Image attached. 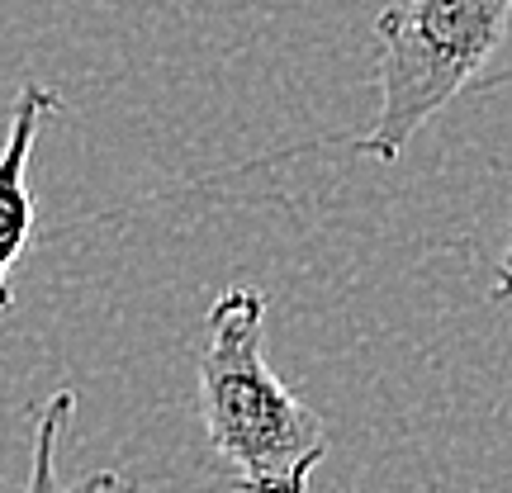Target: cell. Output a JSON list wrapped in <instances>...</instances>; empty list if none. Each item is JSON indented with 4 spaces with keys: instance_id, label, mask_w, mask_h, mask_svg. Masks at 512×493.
I'll list each match as a JSON object with an SVG mask.
<instances>
[{
    "instance_id": "obj_2",
    "label": "cell",
    "mask_w": 512,
    "mask_h": 493,
    "mask_svg": "<svg viewBox=\"0 0 512 493\" xmlns=\"http://www.w3.org/2000/svg\"><path fill=\"white\" fill-rule=\"evenodd\" d=\"M512 24V0H394L375 19L380 114L351 152L399 162L456 95L484 81Z\"/></svg>"
},
{
    "instance_id": "obj_1",
    "label": "cell",
    "mask_w": 512,
    "mask_h": 493,
    "mask_svg": "<svg viewBox=\"0 0 512 493\" xmlns=\"http://www.w3.org/2000/svg\"><path fill=\"white\" fill-rule=\"evenodd\" d=\"M200 422L238 493H309L328 456V422L275 375L266 356V294L228 285L204 313Z\"/></svg>"
},
{
    "instance_id": "obj_3",
    "label": "cell",
    "mask_w": 512,
    "mask_h": 493,
    "mask_svg": "<svg viewBox=\"0 0 512 493\" xmlns=\"http://www.w3.org/2000/svg\"><path fill=\"white\" fill-rule=\"evenodd\" d=\"M62 110V95L43 81H24L10 110V133L0 147V309L10 304V271L34 238V190H29V157L38 128Z\"/></svg>"
},
{
    "instance_id": "obj_4",
    "label": "cell",
    "mask_w": 512,
    "mask_h": 493,
    "mask_svg": "<svg viewBox=\"0 0 512 493\" xmlns=\"http://www.w3.org/2000/svg\"><path fill=\"white\" fill-rule=\"evenodd\" d=\"M76 413V394L72 389H57L53 399L38 408V422H34V460H29V484L24 493H119L124 479L114 470H95V475L76 479V484H62L57 479V441L67 432V422Z\"/></svg>"
},
{
    "instance_id": "obj_5",
    "label": "cell",
    "mask_w": 512,
    "mask_h": 493,
    "mask_svg": "<svg viewBox=\"0 0 512 493\" xmlns=\"http://www.w3.org/2000/svg\"><path fill=\"white\" fill-rule=\"evenodd\" d=\"M498 299L512 304V242H508V261H503V285H498Z\"/></svg>"
}]
</instances>
